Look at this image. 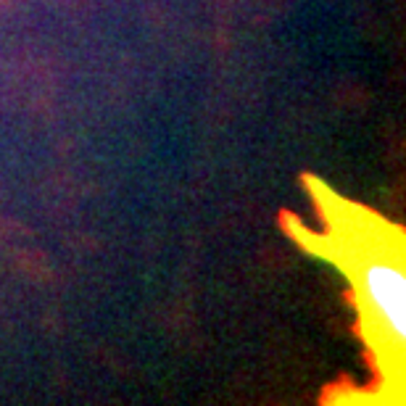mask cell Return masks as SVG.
<instances>
[{
    "instance_id": "1",
    "label": "cell",
    "mask_w": 406,
    "mask_h": 406,
    "mask_svg": "<svg viewBox=\"0 0 406 406\" xmlns=\"http://www.w3.org/2000/svg\"><path fill=\"white\" fill-rule=\"evenodd\" d=\"M359 290L366 301L369 314L377 317L390 346L398 348L406 340V277L393 256L366 253L357 261Z\"/></svg>"
}]
</instances>
